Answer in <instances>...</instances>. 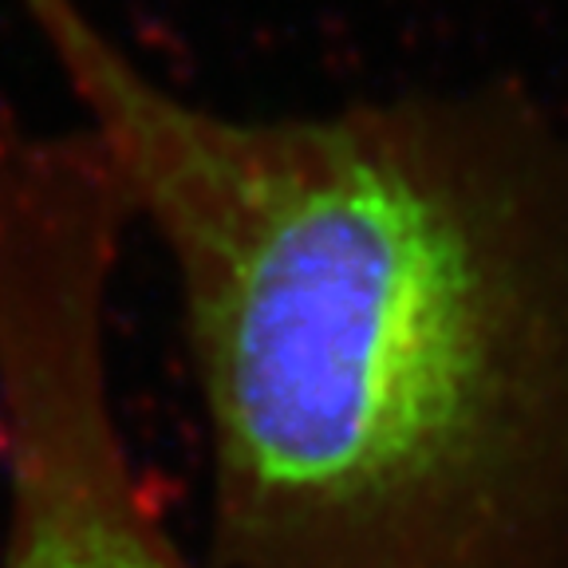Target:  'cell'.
Listing matches in <instances>:
<instances>
[{"label":"cell","instance_id":"1","mask_svg":"<svg viewBox=\"0 0 568 568\" xmlns=\"http://www.w3.org/2000/svg\"><path fill=\"white\" fill-rule=\"evenodd\" d=\"M17 4L174 273L205 568H568V115L494 80L241 119Z\"/></svg>","mask_w":568,"mask_h":568},{"label":"cell","instance_id":"2","mask_svg":"<svg viewBox=\"0 0 568 568\" xmlns=\"http://www.w3.org/2000/svg\"><path fill=\"white\" fill-rule=\"evenodd\" d=\"M115 265L95 217H0V568H205L174 541L115 407Z\"/></svg>","mask_w":568,"mask_h":568}]
</instances>
